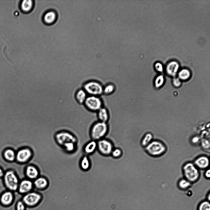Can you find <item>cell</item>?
<instances>
[{
    "mask_svg": "<svg viewBox=\"0 0 210 210\" xmlns=\"http://www.w3.org/2000/svg\"><path fill=\"white\" fill-rule=\"evenodd\" d=\"M199 138L197 137H193L192 141L193 143H196L199 141Z\"/></svg>",
    "mask_w": 210,
    "mask_h": 210,
    "instance_id": "8d00e7d4",
    "label": "cell"
},
{
    "mask_svg": "<svg viewBox=\"0 0 210 210\" xmlns=\"http://www.w3.org/2000/svg\"><path fill=\"white\" fill-rule=\"evenodd\" d=\"M80 166L83 170L86 171L89 169L90 167V162L88 158L86 156L83 157L80 162Z\"/></svg>",
    "mask_w": 210,
    "mask_h": 210,
    "instance_id": "603a6c76",
    "label": "cell"
},
{
    "mask_svg": "<svg viewBox=\"0 0 210 210\" xmlns=\"http://www.w3.org/2000/svg\"><path fill=\"white\" fill-rule=\"evenodd\" d=\"M183 171L185 179L191 183L195 182L199 178V170L192 162L186 163L183 167Z\"/></svg>",
    "mask_w": 210,
    "mask_h": 210,
    "instance_id": "277c9868",
    "label": "cell"
},
{
    "mask_svg": "<svg viewBox=\"0 0 210 210\" xmlns=\"http://www.w3.org/2000/svg\"><path fill=\"white\" fill-rule=\"evenodd\" d=\"M179 67V65L177 62L175 61L171 62L167 65L166 72L169 75L174 76L177 73Z\"/></svg>",
    "mask_w": 210,
    "mask_h": 210,
    "instance_id": "ac0fdd59",
    "label": "cell"
},
{
    "mask_svg": "<svg viewBox=\"0 0 210 210\" xmlns=\"http://www.w3.org/2000/svg\"><path fill=\"white\" fill-rule=\"evenodd\" d=\"M146 152L150 155L158 156L163 154L166 151V148L162 142L157 140L152 141L145 147Z\"/></svg>",
    "mask_w": 210,
    "mask_h": 210,
    "instance_id": "5b68a950",
    "label": "cell"
},
{
    "mask_svg": "<svg viewBox=\"0 0 210 210\" xmlns=\"http://www.w3.org/2000/svg\"><path fill=\"white\" fill-rule=\"evenodd\" d=\"M97 148V143L96 141L93 140L88 143L84 146V151L85 153L87 154L93 153Z\"/></svg>",
    "mask_w": 210,
    "mask_h": 210,
    "instance_id": "ffe728a7",
    "label": "cell"
},
{
    "mask_svg": "<svg viewBox=\"0 0 210 210\" xmlns=\"http://www.w3.org/2000/svg\"><path fill=\"white\" fill-rule=\"evenodd\" d=\"M153 138V136L151 133H148L146 134L141 141L142 145L145 147L152 141Z\"/></svg>",
    "mask_w": 210,
    "mask_h": 210,
    "instance_id": "484cf974",
    "label": "cell"
},
{
    "mask_svg": "<svg viewBox=\"0 0 210 210\" xmlns=\"http://www.w3.org/2000/svg\"><path fill=\"white\" fill-rule=\"evenodd\" d=\"M66 152L68 153H72L75 150L76 148V143L71 142L64 145L61 147Z\"/></svg>",
    "mask_w": 210,
    "mask_h": 210,
    "instance_id": "d4e9b609",
    "label": "cell"
},
{
    "mask_svg": "<svg viewBox=\"0 0 210 210\" xmlns=\"http://www.w3.org/2000/svg\"><path fill=\"white\" fill-rule=\"evenodd\" d=\"M33 6L32 1L31 0H24L22 1L21 5L22 10L24 12L30 11Z\"/></svg>",
    "mask_w": 210,
    "mask_h": 210,
    "instance_id": "7402d4cb",
    "label": "cell"
},
{
    "mask_svg": "<svg viewBox=\"0 0 210 210\" xmlns=\"http://www.w3.org/2000/svg\"><path fill=\"white\" fill-rule=\"evenodd\" d=\"M83 105L88 110L94 112H97L103 106L100 97L90 95L88 96Z\"/></svg>",
    "mask_w": 210,
    "mask_h": 210,
    "instance_id": "52a82bcc",
    "label": "cell"
},
{
    "mask_svg": "<svg viewBox=\"0 0 210 210\" xmlns=\"http://www.w3.org/2000/svg\"><path fill=\"white\" fill-rule=\"evenodd\" d=\"M33 152L29 147H26L19 149L16 152L15 160L20 164H25L28 162L32 159Z\"/></svg>",
    "mask_w": 210,
    "mask_h": 210,
    "instance_id": "9c48e42d",
    "label": "cell"
},
{
    "mask_svg": "<svg viewBox=\"0 0 210 210\" xmlns=\"http://www.w3.org/2000/svg\"><path fill=\"white\" fill-rule=\"evenodd\" d=\"M173 84L176 87H179L181 85V82L180 79L177 78H175L173 80Z\"/></svg>",
    "mask_w": 210,
    "mask_h": 210,
    "instance_id": "e575fe53",
    "label": "cell"
},
{
    "mask_svg": "<svg viewBox=\"0 0 210 210\" xmlns=\"http://www.w3.org/2000/svg\"><path fill=\"white\" fill-rule=\"evenodd\" d=\"M56 18L55 13L53 11H50L47 13L45 15L44 20L47 23L50 24L54 22Z\"/></svg>",
    "mask_w": 210,
    "mask_h": 210,
    "instance_id": "cb8c5ba5",
    "label": "cell"
},
{
    "mask_svg": "<svg viewBox=\"0 0 210 210\" xmlns=\"http://www.w3.org/2000/svg\"><path fill=\"white\" fill-rule=\"evenodd\" d=\"M194 164L198 168L205 169L209 165V159L206 156H201L195 160Z\"/></svg>",
    "mask_w": 210,
    "mask_h": 210,
    "instance_id": "9a60e30c",
    "label": "cell"
},
{
    "mask_svg": "<svg viewBox=\"0 0 210 210\" xmlns=\"http://www.w3.org/2000/svg\"><path fill=\"white\" fill-rule=\"evenodd\" d=\"M82 88L89 95L100 97L103 94V85L96 80L86 81L83 84Z\"/></svg>",
    "mask_w": 210,
    "mask_h": 210,
    "instance_id": "3957f363",
    "label": "cell"
},
{
    "mask_svg": "<svg viewBox=\"0 0 210 210\" xmlns=\"http://www.w3.org/2000/svg\"><path fill=\"white\" fill-rule=\"evenodd\" d=\"M116 90L115 85L112 83H108L103 85V94L109 95L113 94Z\"/></svg>",
    "mask_w": 210,
    "mask_h": 210,
    "instance_id": "44dd1931",
    "label": "cell"
},
{
    "mask_svg": "<svg viewBox=\"0 0 210 210\" xmlns=\"http://www.w3.org/2000/svg\"><path fill=\"white\" fill-rule=\"evenodd\" d=\"M207 200L209 201L210 200V194L209 193L207 196Z\"/></svg>",
    "mask_w": 210,
    "mask_h": 210,
    "instance_id": "f35d334b",
    "label": "cell"
},
{
    "mask_svg": "<svg viewBox=\"0 0 210 210\" xmlns=\"http://www.w3.org/2000/svg\"><path fill=\"white\" fill-rule=\"evenodd\" d=\"M88 95L83 88L78 89L75 94V99L77 102L80 105H83Z\"/></svg>",
    "mask_w": 210,
    "mask_h": 210,
    "instance_id": "e0dca14e",
    "label": "cell"
},
{
    "mask_svg": "<svg viewBox=\"0 0 210 210\" xmlns=\"http://www.w3.org/2000/svg\"><path fill=\"white\" fill-rule=\"evenodd\" d=\"M164 81V79L162 75H160L157 77L155 81V84L156 87L159 88L163 84Z\"/></svg>",
    "mask_w": 210,
    "mask_h": 210,
    "instance_id": "f546056e",
    "label": "cell"
},
{
    "mask_svg": "<svg viewBox=\"0 0 210 210\" xmlns=\"http://www.w3.org/2000/svg\"><path fill=\"white\" fill-rule=\"evenodd\" d=\"M57 143L61 147L65 144L72 142L77 144L76 137L69 131L62 130L56 133L54 136Z\"/></svg>",
    "mask_w": 210,
    "mask_h": 210,
    "instance_id": "8992f818",
    "label": "cell"
},
{
    "mask_svg": "<svg viewBox=\"0 0 210 210\" xmlns=\"http://www.w3.org/2000/svg\"><path fill=\"white\" fill-rule=\"evenodd\" d=\"M198 210H210L209 201L206 200L201 202L198 206Z\"/></svg>",
    "mask_w": 210,
    "mask_h": 210,
    "instance_id": "f1b7e54d",
    "label": "cell"
},
{
    "mask_svg": "<svg viewBox=\"0 0 210 210\" xmlns=\"http://www.w3.org/2000/svg\"><path fill=\"white\" fill-rule=\"evenodd\" d=\"M33 183L34 188L39 190L46 189L49 185L48 180L43 176H39L33 181Z\"/></svg>",
    "mask_w": 210,
    "mask_h": 210,
    "instance_id": "5bb4252c",
    "label": "cell"
},
{
    "mask_svg": "<svg viewBox=\"0 0 210 210\" xmlns=\"http://www.w3.org/2000/svg\"><path fill=\"white\" fill-rule=\"evenodd\" d=\"M202 147L205 149H208L210 148L209 141L206 139H203L201 141Z\"/></svg>",
    "mask_w": 210,
    "mask_h": 210,
    "instance_id": "d6a6232c",
    "label": "cell"
},
{
    "mask_svg": "<svg viewBox=\"0 0 210 210\" xmlns=\"http://www.w3.org/2000/svg\"><path fill=\"white\" fill-rule=\"evenodd\" d=\"M97 113L98 121L106 123L108 122L109 119V114L106 108L103 106Z\"/></svg>",
    "mask_w": 210,
    "mask_h": 210,
    "instance_id": "2e32d148",
    "label": "cell"
},
{
    "mask_svg": "<svg viewBox=\"0 0 210 210\" xmlns=\"http://www.w3.org/2000/svg\"><path fill=\"white\" fill-rule=\"evenodd\" d=\"M97 148L99 152L105 156L111 154L113 150L112 143L109 140L105 139H101L98 141Z\"/></svg>",
    "mask_w": 210,
    "mask_h": 210,
    "instance_id": "30bf717a",
    "label": "cell"
},
{
    "mask_svg": "<svg viewBox=\"0 0 210 210\" xmlns=\"http://www.w3.org/2000/svg\"><path fill=\"white\" fill-rule=\"evenodd\" d=\"M190 71L186 69H184L180 71L178 73V77L182 80H186L188 79L190 76Z\"/></svg>",
    "mask_w": 210,
    "mask_h": 210,
    "instance_id": "83f0119b",
    "label": "cell"
},
{
    "mask_svg": "<svg viewBox=\"0 0 210 210\" xmlns=\"http://www.w3.org/2000/svg\"><path fill=\"white\" fill-rule=\"evenodd\" d=\"M122 153L121 150L117 148L113 150L111 154L114 158H118L121 156Z\"/></svg>",
    "mask_w": 210,
    "mask_h": 210,
    "instance_id": "1f68e13d",
    "label": "cell"
},
{
    "mask_svg": "<svg viewBox=\"0 0 210 210\" xmlns=\"http://www.w3.org/2000/svg\"><path fill=\"white\" fill-rule=\"evenodd\" d=\"M204 175L205 177L207 178H209L210 177V170L208 169L205 172Z\"/></svg>",
    "mask_w": 210,
    "mask_h": 210,
    "instance_id": "d590c367",
    "label": "cell"
},
{
    "mask_svg": "<svg viewBox=\"0 0 210 210\" xmlns=\"http://www.w3.org/2000/svg\"><path fill=\"white\" fill-rule=\"evenodd\" d=\"M3 156L7 161L13 162L16 160V152L12 149H8L4 151Z\"/></svg>",
    "mask_w": 210,
    "mask_h": 210,
    "instance_id": "d6986e66",
    "label": "cell"
},
{
    "mask_svg": "<svg viewBox=\"0 0 210 210\" xmlns=\"http://www.w3.org/2000/svg\"><path fill=\"white\" fill-rule=\"evenodd\" d=\"M26 207L22 200H19L16 203L15 210H26Z\"/></svg>",
    "mask_w": 210,
    "mask_h": 210,
    "instance_id": "4dcf8cb0",
    "label": "cell"
},
{
    "mask_svg": "<svg viewBox=\"0 0 210 210\" xmlns=\"http://www.w3.org/2000/svg\"><path fill=\"white\" fill-rule=\"evenodd\" d=\"M109 126L107 123L99 121L94 123L91 126L90 136L94 141L99 140L103 138L107 133Z\"/></svg>",
    "mask_w": 210,
    "mask_h": 210,
    "instance_id": "7a4b0ae2",
    "label": "cell"
},
{
    "mask_svg": "<svg viewBox=\"0 0 210 210\" xmlns=\"http://www.w3.org/2000/svg\"><path fill=\"white\" fill-rule=\"evenodd\" d=\"M3 178L4 184L7 190L13 192L17 191L20 180L14 170H7L4 173Z\"/></svg>",
    "mask_w": 210,
    "mask_h": 210,
    "instance_id": "6da1fadb",
    "label": "cell"
},
{
    "mask_svg": "<svg viewBox=\"0 0 210 210\" xmlns=\"http://www.w3.org/2000/svg\"><path fill=\"white\" fill-rule=\"evenodd\" d=\"M191 185V183L185 179H182L179 181L178 185L181 189L185 190L188 188Z\"/></svg>",
    "mask_w": 210,
    "mask_h": 210,
    "instance_id": "4316f807",
    "label": "cell"
},
{
    "mask_svg": "<svg viewBox=\"0 0 210 210\" xmlns=\"http://www.w3.org/2000/svg\"><path fill=\"white\" fill-rule=\"evenodd\" d=\"M14 195L13 192L7 190L0 195V204L5 207L11 206L14 201Z\"/></svg>",
    "mask_w": 210,
    "mask_h": 210,
    "instance_id": "8fae6325",
    "label": "cell"
},
{
    "mask_svg": "<svg viewBox=\"0 0 210 210\" xmlns=\"http://www.w3.org/2000/svg\"><path fill=\"white\" fill-rule=\"evenodd\" d=\"M42 198V196L40 193L32 191L24 195L22 200L26 206L34 207L40 203Z\"/></svg>",
    "mask_w": 210,
    "mask_h": 210,
    "instance_id": "ba28073f",
    "label": "cell"
},
{
    "mask_svg": "<svg viewBox=\"0 0 210 210\" xmlns=\"http://www.w3.org/2000/svg\"><path fill=\"white\" fill-rule=\"evenodd\" d=\"M4 173L2 168L0 167V178L3 177Z\"/></svg>",
    "mask_w": 210,
    "mask_h": 210,
    "instance_id": "74e56055",
    "label": "cell"
},
{
    "mask_svg": "<svg viewBox=\"0 0 210 210\" xmlns=\"http://www.w3.org/2000/svg\"><path fill=\"white\" fill-rule=\"evenodd\" d=\"M40 173L38 168L32 164L27 165L24 170L26 178L33 181L40 176Z\"/></svg>",
    "mask_w": 210,
    "mask_h": 210,
    "instance_id": "4fadbf2b",
    "label": "cell"
},
{
    "mask_svg": "<svg viewBox=\"0 0 210 210\" xmlns=\"http://www.w3.org/2000/svg\"><path fill=\"white\" fill-rule=\"evenodd\" d=\"M34 188L33 181L26 178L20 181L17 191L19 193L25 195L32 191Z\"/></svg>",
    "mask_w": 210,
    "mask_h": 210,
    "instance_id": "7c38bea8",
    "label": "cell"
},
{
    "mask_svg": "<svg viewBox=\"0 0 210 210\" xmlns=\"http://www.w3.org/2000/svg\"><path fill=\"white\" fill-rule=\"evenodd\" d=\"M155 68L156 70L160 72H162L163 70V67L161 64L160 62L156 63L155 65Z\"/></svg>",
    "mask_w": 210,
    "mask_h": 210,
    "instance_id": "836d02e7",
    "label": "cell"
}]
</instances>
